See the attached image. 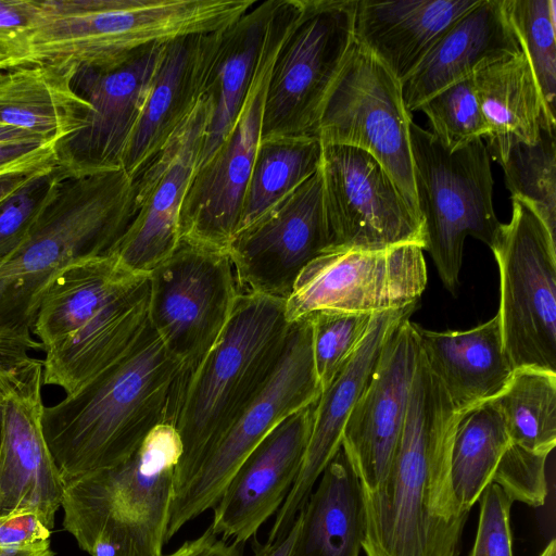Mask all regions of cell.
<instances>
[{
	"mask_svg": "<svg viewBox=\"0 0 556 556\" xmlns=\"http://www.w3.org/2000/svg\"><path fill=\"white\" fill-rule=\"evenodd\" d=\"M316 404L282 420L243 460L213 507L217 535L243 545L277 514L302 467Z\"/></svg>",
	"mask_w": 556,
	"mask_h": 556,
	"instance_id": "ffe728a7",
	"label": "cell"
},
{
	"mask_svg": "<svg viewBox=\"0 0 556 556\" xmlns=\"http://www.w3.org/2000/svg\"><path fill=\"white\" fill-rule=\"evenodd\" d=\"M184 374L149 324L121 358L45 405L42 432L64 483L123 463L155 427L170 424Z\"/></svg>",
	"mask_w": 556,
	"mask_h": 556,
	"instance_id": "7a4b0ae2",
	"label": "cell"
},
{
	"mask_svg": "<svg viewBox=\"0 0 556 556\" xmlns=\"http://www.w3.org/2000/svg\"><path fill=\"white\" fill-rule=\"evenodd\" d=\"M503 7L544 103L555 116L556 3L553 0H503Z\"/></svg>",
	"mask_w": 556,
	"mask_h": 556,
	"instance_id": "d590c367",
	"label": "cell"
},
{
	"mask_svg": "<svg viewBox=\"0 0 556 556\" xmlns=\"http://www.w3.org/2000/svg\"><path fill=\"white\" fill-rule=\"evenodd\" d=\"M208 111L202 98L176 134L132 176L135 215L113 252L125 269L150 274L179 243L180 212L200 162Z\"/></svg>",
	"mask_w": 556,
	"mask_h": 556,
	"instance_id": "2e32d148",
	"label": "cell"
},
{
	"mask_svg": "<svg viewBox=\"0 0 556 556\" xmlns=\"http://www.w3.org/2000/svg\"><path fill=\"white\" fill-rule=\"evenodd\" d=\"M300 525L299 516L296 517L290 531L282 538L274 541L260 543L254 540L252 556H289L295 540Z\"/></svg>",
	"mask_w": 556,
	"mask_h": 556,
	"instance_id": "7dc6e473",
	"label": "cell"
},
{
	"mask_svg": "<svg viewBox=\"0 0 556 556\" xmlns=\"http://www.w3.org/2000/svg\"><path fill=\"white\" fill-rule=\"evenodd\" d=\"M76 71L47 63L0 70V125L55 143L81 129L92 106L73 87Z\"/></svg>",
	"mask_w": 556,
	"mask_h": 556,
	"instance_id": "83f0119b",
	"label": "cell"
},
{
	"mask_svg": "<svg viewBox=\"0 0 556 556\" xmlns=\"http://www.w3.org/2000/svg\"><path fill=\"white\" fill-rule=\"evenodd\" d=\"M56 163L55 151L0 174V201L41 169Z\"/></svg>",
	"mask_w": 556,
	"mask_h": 556,
	"instance_id": "bcb514c9",
	"label": "cell"
},
{
	"mask_svg": "<svg viewBox=\"0 0 556 556\" xmlns=\"http://www.w3.org/2000/svg\"><path fill=\"white\" fill-rule=\"evenodd\" d=\"M39 15L38 0H0V58L34 27Z\"/></svg>",
	"mask_w": 556,
	"mask_h": 556,
	"instance_id": "b9f144b4",
	"label": "cell"
},
{
	"mask_svg": "<svg viewBox=\"0 0 556 556\" xmlns=\"http://www.w3.org/2000/svg\"><path fill=\"white\" fill-rule=\"evenodd\" d=\"M419 355L417 324L406 318L387 341L348 418L341 447L363 493L377 490L389 472Z\"/></svg>",
	"mask_w": 556,
	"mask_h": 556,
	"instance_id": "ac0fdd59",
	"label": "cell"
},
{
	"mask_svg": "<svg viewBox=\"0 0 556 556\" xmlns=\"http://www.w3.org/2000/svg\"><path fill=\"white\" fill-rule=\"evenodd\" d=\"M42 359L33 361L5 400L0 447V519L16 513L38 515L52 531L64 481L42 432Z\"/></svg>",
	"mask_w": 556,
	"mask_h": 556,
	"instance_id": "d6986e66",
	"label": "cell"
},
{
	"mask_svg": "<svg viewBox=\"0 0 556 556\" xmlns=\"http://www.w3.org/2000/svg\"><path fill=\"white\" fill-rule=\"evenodd\" d=\"M514 501L491 483L479 498L480 513L469 556H514L510 511Z\"/></svg>",
	"mask_w": 556,
	"mask_h": 556,
	"instance_id": "ab89813d",
	"label": "cell"
},
{
	"mask_svg": "<svg viewBox=\"0 0 556 556\" xmlns=\"http://www.w3.org/2000/svg\"><path fill=\"white\" fill-rule=\"evenodd\" d=\"M356 0H301L269 73L262 139L316 137L324 102L354 43Z\"/></svg>",
	"mask_w": 556,
	"mask_h": 556,
	"instance_id": "52a82bcc",
	"label": "cell"
},
{
	"mask_svg": "<svg viewBox=\"0 0 556 556\" xmlns=\"http://www.w3.org/2000/svg\"><path fill=\"white\" fill-rule=\"evenodd\" d=\"M321 153L323 144L314 136L261 139L237 232L314 175L320 166Z\"/></svg>",
	"mask_w": 556,
	"mask_h": 556,
	"instance_id": "d6a6232c",
	"label": "cell"
},
{
	"mask_svg": "<svg viewBox=\"0 0 556 556\" xmlns=\"http://www.w3.org/2000/svg\"><path fill=\"white\" fill-rule=\"evenodd\" d=\"M0 556H53V552L50 549V542L48 541L28 547H0Z\"/></svg>",
	"mask_w": 556,
	"mask_h": 556,
	"instance_id": "c3c4849f",
	"label": "cell"
},
{
	"mask_svg": "<svg viewBox=\"0 0 556 556\" xmlns=\"http://www.w3.org/2000/svg\"><path fill=\"white\" fill-rule=\"evenodd\" d=\"M149 276V324L190 371L219 337L240 294L229 253L180 238Z\"/></svg>",
	"mask_w": 556,
	"mask_h": 556,
	"instance_id": "7c38bea8",
	"label": "cell"
},
{
	"mask_svg": "<svg viewBox=\"0 0 556 556\" xmlns=\"http://www.w3.org/2000/svg\"><path fill=\"white\" fill-rule=\"evenodd\" d=\"M286 301L239 294L219 337L178 388L170 424L181 442L175 492L264 387L285 350Z\"/></svg>",
	"mask_w": 556,
	"mask_h": 556,
	"instance_id": "277c9868",
	"label": "cell"
},
{
	"mask_svg": "<svg viewBox=\"0 0 556 556\" xmlns=\"http://www.w3.org/2000/svg\"><path fill=\"white\" fill-rule=\"evenodd\" d=\"M472 79L486 125L485 146L498 164L511 147L532 144L542 128L555 125L521 51L480 67Z\"/></svg>",
	"mask_w": 556,
	"mask_h": 556,
	"instance_id": "f1b7e54d",
	"label": "cell"
},
{
	"mask_svg": "<svg viewBox=\"0 0 556 556\" xmlns=\"http://www.w3.org/2000/svg\"><path fill=\"white\" fill-rule=\"evenodd\" d=\"M55 142L16 140L0 143V174L54 152Z\"/></svg>",
	"mask_w": 556,
	"mask_h": 556,
	"instance_id": "f6af8a7d",
	"label": "cell"
},
{
	"mask_svg": "<svg viewBox=\"0 0 556 556\" xmlns=\"http://www.w3.org/2000/svg\"><path fill=\"white\" fill-rule=\"evenodd\" d=\"M299 513L289 556H359L365 533L363 492L342 447Z\"/></svg>",
	"mask_w": 556,
	"mask_h": 556,
	"instance_id": "f546056e",
	"label": "cell"
},
{
	"mask_svg": "<svg viewBox=\"0 0 556 556\" xmlns=\"http://www.w3.org/2000/svg\"><path fill=\"white\" fill-rule=\"evenodd\" d=\"M66 172L50 165L0 201V262L26 239L56 181Z\"/></svg>",
	"mask_w": 556,
	"mask_h": 556,
	"instance_id": "f35d334b",
	"label": "cell"
},
{
	"mask_svg": "<svg viewBox=\"0 0 556 556\" xmlns=\"http://www.w3.org/2000/svg\"><path fill=\"white\" fill-rule=\"evenodd\" d=\"M500 165L511 199L528 204L556 239L555 125L542 128L534 143L511 147Z\"/></svg>",
	"mask_w": 556,
	"mask_h": 556,
	"instance_id": "e575fe53",
	"label": "cell"
},
{
	"mask_svg": "<svg viewBox=\"0 0 556 556\" xmlns=\"http://www.w3.org/2000/svg\"><path fill=\"white\" fill-rule=\"evenodd\" d=\"M539 556H556V541L551 540Z\"/></svg>",
	"mask_w": 556,
	"mask_h": 556,
	"instance_id": "f907efd6",
	"label": "cell"
},
{
	"mask_svg": "<svg viewBox=\"0 0 556 556\" xmlns=\"http://www.w3.org/2000/svg\"><path fill=\"white\" fill-rule=\"evenodd\" d=\"M412 123L402 84L354 40L324 102L316 137L321 144L350 146L372 155L418 214Z\"/></svg>",
	"mask_w": 556,
	"mask_h": 556,
	"instance_id": "8fae6325",
	"label": "cell"
},
{
	"mask_svg": "<svg viewBox=\"0 0 556 556\" xmlns=\"http://www.w3.org/2000/svg\"><path fill=\"white\" fill-rule=\"evenodd\" d=\"M419 348L458 414L494 400L515 368L505 351L500 317L459 331L417 325Z\"/></svg>",
	"mask_w": 556,
	"mask_h": 556,
	"instance_id": "484cf974",
	"label": "cell"
},
{
	"mask_svg": "<svg viewBox=\"0 0 556 556\" xmlns=\"http://www.w3.org/2000/svg\"><path fill=\"white\" fill-rule=\"evenodd\" d=\"M418 110L427 115L429 131L451 151L486 136L472 76L437 92Z\"/></svg>",
	"mask_w": 556,
	"mask_h": 556,
	"instance_id": "8d00e7d4",
	"label": "cell"
},
{
	"mask_svg": "<svg viewBox=\"0 0 556 556\" xmlns=\"http://www.w3.org/2000/svg\"><path fill=\"white\" fill-rule=\"evenodd\" d=\"M330 245L320 169L231 239L241 293L287 300L303 268Z\"/></svg>",
	"mask_w": 556,
	"mask_h": 556,
	"instance_id": "9a60e30c",
	"label": "cell"
},
{
	"mask_svg": "<svg viewBox=\"0 0 556 556\" xmlns=\"http://www.w3.org/2000/svg\"><path fill=\"white\" fill-rule=\"evenodd\" d=\"M427 280L417 244L326 250L298 276L286 300V318L293 323L323 311L374 315L408 307L417 304Z\"/></svg>",
	"mask_w": 556,
	"mask_h": 556,
	"instance_id": "4fadbf2b",
	"label": "cell"
},
{
	"mask_svg": "<svg viewBox=\"0 0 556 556\" xmlns=\"http://www.w3.org/2000/svg\"><path fill=\"white\" fill-rule=\"evenodd\" d=\"M16 140H38L46 142L43 139L30 131L12 126L0 125V143Z\"/></svg>",
	"mask_w": 556,
	"mask_h": 556,
	"instance_id": "681fc988",
	"label": "cell"
},
{
	"mask_svg": "<svg viewBox=\"0 0 556 556\" xmlns=\"http://www.w3.org/2000/svg\"><path fill=\"white\" fill-rule=\"evenodd\" d=\"M255 0H40L34 27L0 70L34 63L102 68L191 34L220 30Z\"/></svg>",
	"mask_w": 556,
	"mask_h": 556,
	"instance_id": "3957f363",
	"label": "cell"
},
{
	"mask_svg": "<svg viewBox=\"0 0 556 556\" xmlns=\"http://www.w3.org/2000/svg\"><path fill=\"white\" fill-rule=\"evenodd\" d=\"M51 531L38 515L16 513L0 519V547H28L49 541Z\"/></svg>",
	"mask_w": 556,
	"mask_h": 556,
	"instance_id": "7bdbcfd3",
	"label": "cell"
},
{
	"mask_svg": "<svg viewBox=\"0 0 556 556\" xmlns=\"http://www.w3.org/2000/svg\"><path fill=\"white\" fill-rule=\"evenodd\" d=\"M513 200L490 248L500 270L498 317L514 368L556 372V240L531 207Z\"/></svg>",
	"mask_w": 556,
	"mask_h": 556,
	"instance_id": "9c48e42d",
	"label": "cell"
},
{
	"mask_svg": "<svg viewBox=\"0 0 556 556\" xmlns=\"http://www.w3.org/2000/svg\"><path fill=\"white\" fill-rule=\"evenodd\" d=\"M492 401L504 418L511 443L548 457L556 445V372L516 368Z\"/></svg>",
	"mask_w": 556,
	"mask_h": 556,
	"instance_id": "836d02e7",
	"label": "cell"
},
{
	"mask_svg": "<svg viewBox=\"0 0 556 556\" xmlns=\"http://www.w3.org/2000/svg\"><path fill=\"white\" fill-rule=\"evenodd\" d=\"M520 51L503 0H480L440 37L402 84L405 105L409 112L418 110L442 89Z\"/></svg>",
	"mask_w": 556,
	"mask_h": 556,
	"instance_id": "d4e9b609",
	"label": "cell"
},
{
	"mask_svg": "<svg viewBox=\"0 0 556 556\" xmlns=\"http://www.w3.org/2000/svg\"><path fill=\"white\" fill-rule=\"evenodd\" d=\"M149 274H132L74 333L45 350L43 384L72 394L121 358L149 325Z\"/></svg>",
	"mask_w": 556,
	"mask_h": 556,
	"instance_id": "603a6c76",
	"label": "cell"
},
{
	"mask_svg": "<svg viewBox=\"0 0 556 556\" xmlns=\"http://www.w3.org/2000/svg\"><path fill=\"white\" fill-rule=\"evenodd\" d=\"M480 0H356L354 39L401 84Z\"/></svg>",
	"mask_w": 556,
	"mask_h": 556,
	"instance_id": "cb8c5ba5",
	"label": "cell"
},
{
	"mask_svg": "<svg viewBox=\"0 0 556 556\" xmlns=\"http://www.w3.org/2000/svg\"><path fill=\"white\" fill-rule=\"evenodd\" d=\"M220 30L191 34L163 45L124 154L122 167L129 176L166 144L202 100Z\"/></svg>",
	"mask_w": 556,
	"mask_h": 556,
	"instance_id": "7402d4cb",
	"label": "cell"
},
{
	"mask_svg": "<svg viewBox=\"0 0 556 556\" xmlns=\"http://www.w3.org/2000/svg\"><path fill=\"white\" fill-rule=\"evenodd\" d=\"M300 7L301 0L277 1L256 74L237 121L193 175L180 212V238L227 250L236 235L262 139L269 73L283 35Z\"/></svg>",
	"mask_w": 556,
	"mask_h": 556,
	"instance_id": "30bf717a",
	"label": "cell"
},
{
	"mask_svg": "<svg viewBox=\"0 0 556 556\" xmlns=\"http://www.w3.org/2000/svg\"><path fill=\"white\" fill-rule=\"evenodd\" d=\"M308 317L314 366L323 392L362 341L372 315L323 311Z\"/></svg>",
	"mask_w": 556,
	"mask_h": 556,
	"instance_id": "74e56055",
	"label": "cell"
},
{
	"mask_svg": "<svg viewBox=\"0 0 556 556\" xmlns=\"http://www.w3.org/2000/svg\"><path fill=\"white\" fill-rule=\"evenodd\" d=\"M330 245L327 250H381L417 244L419 215L384 167L369 153L323 144L319 166Z\"/></svg>",
	"mask_w": 556,
	"mask_h": 556,
	"instance_id": "5bb4252c",
	"label": "cell"
},
{
	"mask_svg": "<svg viewBox=\"0 0 556 556\" xmlns=\"http://www.w3.org/2000/svg\"><path fill=\"white\" fill-rule=\"evenodd\" d=\"M135 274L110 254L70 265L47 286L33 337L43 351L74 333Z\"/></svg>",
	"mask_w": 556,
	"mask_h": 556,
	"instance_id": "4dcf8cb0",
	"label": "cell"
},
{
	"mask_svg": "<svg viewBox=\"0 0 556 556\" xmlns=\"http://www.w3.org/2000/svg\"><path fill=\"white\" fill-rule=\"evenodd\" d=\"M163 556H243L241 545L219 538L211 527L197 539L186 541L175 552Z\"/></svg>",
	"mask_w": 556,
	"mask_h": 556,
	"instance_id": "ee69618b",
	"label": "cell"
},
{
	"mask_svg": "<svg viewBox=\"0 0 556 556\" xmlns=\"http://www.w3.org/2000/svg\"><path fill=\"white\" fill-rule=\"evenodd\" d=\"M320 394L312 325L306 316L290 323L285 350L269 379L211 447L188 482L175 492L165 543L187 522L216 505L243 460L276 426Z\"/></svg>",
	"mask_w": 556,
	"mask_h": 556,
	"instance_id": "ba28073f",
	"label": "cell"
},
{
	"mask_svg": "<svg viewBox=\"0 0 556 556\" xmlns=\"http://www.w3.org/2000/svg\"><path fill=\"white\" fill-rule=\"evenodd\" d=\"M277 1H257L219 33L203 92L210 111L199 165L225 140L237 121L256 74Z\"/></svg>",
	"mask_w": 556,
	"mask_h": 556,
	"instance_id": "4316f807",
	"label": "cell"
},
{
	"mask_svg": "<svg viewBox=\"0 0 556 556\" xmlns=\"http://www.w3.org/2000/svg\"><path fill=\"white\" fill-rule=\"evenodd\" d=\"M417 304L372 315L362 341L317 400L314 424L299 476L274 519L266 542L285 536L304 507L328 463L340 450L348 418L374 367L400 324Z\"/></svg>",
	"mask_w": 556,
	"mask_h": 556,
	"instance_id": "44dd1931",
	"label": "cell"
},
{
	"mask_svg": "<svg viewBox=\"0 0 556 556\" xmlns=\"http://www.w3.org/2000/svg\"><path fill=\"white\" fill-rule=\"evenodd\" d=\"M510 445L504 418L493 401L459 416L451 451V482L463 513L469 514L493 483Z\"/></svg>",
	"mask_w": 556,
	"mask_h": 556,
	"instance_id": "1f68e13d",
	"label": "cell"
},
{
	"mask_svg": "<svg viewBox=\"0 0 556 556\" xmlns=\"http://www.w3.org/2000/svg\"><path fill=\"white\" fill-rule=\"evenodd\" d=\"M164 43L148 46L109 67L76 71L73 87L92 111L81 129L54 146L56 163L67 175L123 168Z\"/></svg>",
	"mask_w": 556,
	"mask_h": 556,
	"instance_id": "e0dca14e",
	"label": "cell"
},
{
	"mask_svg": "<svg viewBox=\"0 0 556 556\" xmlns=\"http://www.w3.org/2000/svg\"><path fill=\"white\" fill-rule=\"evenodd\" d=\"M181 451L164 422L123 463L64 483V529L90 556H163Z\"/></svg>",
	"mask_w": 556,
	"mask_h": 556,
	"instance_id": "5b68a950",
	"label": "cell"
},
{
	"mask_svg": "<svg viewBox=\"0 0 556 556\" xmlns=\"http://www.w3.org/2000/svg\"><path fill=\"white\" fill-rule=\"evenodd\" d=\"M459 416L420 352L389 472L363 493L365 556H459L469 516L451 482Z\"/></svg>",
	"mask_w": 556,
	"mask_h": 556,
	"instance_id": "6da1fadb",
	"label": "cell"
},
{
	"mask_svg": "<svg viewBox=\"0 0 556 556\" xmlns=\"http://www.w3.org/2000/svg\"><path fill=\"white\" fill-rule=\"evenodd\" d=\"M29 350H42V346L34 338L0 333V447L5 400L17 376L34 358Z\"/></svg>",
	"mask_w": 556,
	"mask_h": 556,
	"instance_id": "60d3db41",
	"label": "cell"
},
{
	"mask_svg": "<svg viewBox=\"0 0 556 556\" xmlns=\"http://www.w3.org/2000/svg\"><path fill=\"white\" fill-rule=\"evenodd\" d=\"M410 150L424 251L430 254L444 287L454 293L465 239L470 236L491 248L502 224L493 207L490 155L482 139L451 151L415 123L410 125Z\"/></svg>",
	"mask_w": 556,
	"mask_h": 556,
	"instance_id": "8992f818",
	"label": "cell"
}]
</instances>
